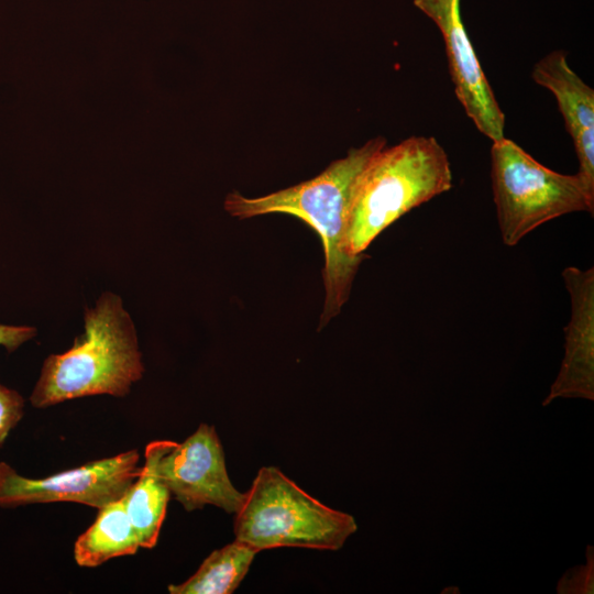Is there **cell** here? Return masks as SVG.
I'll use <instances>...</instances> for the list:
<instances>
[{
    "label": "cell",
    "instance_id": "1",
    "mask_svg": "<svg viewBox=\"0 0 594 594\" xmlns=\"http://www.w3.org/2000/svg\"><path fill=\"white\" fill-rule=\"evenodd\" d=\"M386 144L384 136H375L351 148L316 177L262 197L248 198L238 191L226 197L224 209L232 217L287 213L302 220L319 235L324 253L326 290L321 327L339 315L361 263L369 257L365 253L352 256L345 250L348 210L356 178Z\"/></svg>",
    "mask_w": 594,
    "mask_h": 594
},
{
    "label": "cell",
    "instance_id": "2",
    "mask_svg": "<svg viewBox=\"0 0 594 594\" xmlns=\"http://www.w3.org/2000/svg\"><path fill=\"white\" fill-rule=\"evenodd\" d=\"M144 372L138 337L121 298L105 293L85 314V331L66 352L43 363L30 402L46 408L65 400L123 397Z\"/></svg>",
    "mask_w": 594,
    "mask_h": 594
},
{
    "label": "cell",
    "instance_id": "3",
    "mask_svg": "<svg viewBox=\"0 0 594 594\" xmlns=\"http://www.w3.org/2000/svg\"><path fill=\"white\" fill-rule=\"evenodd\" d=\"M452 188L447 152L433 136H409L380 150L354 184L345 250L364 254L374 239L411 209Z\"/></svg>",
    "mask_w": 594,
    "mask_h": 594
},
{
    "label": "cell",
    "instance_id": "4",
    "mask_svg": "<svg viewBox=\"0 0 594 594\" xmlns=\"http://www.w3.org/2000/svg\"><path fill=\"white\" fill-rule=\"evenodd\" d=\"M358 530L352 515L322 504L275 466H262L235 513V540L258 552L280 547L339 550Z\"/></svg>",
    "mask_w": 594,
    "mask_h": 594
},
{
    "label": "cell",
    "instance_id": "5",
    "mask_svg": "<svg viewBox=\"0 0 594 594\" xmlns=\"http://www.w3.org/2000/svg\"><path fill=\"white\" fill-rule=\"evenodd\" d=\"M491 179L501 238L508 246L550 220L594 211V196L578 174L546 167L505 136L492 144Z\"/></svg>",
    "mask_w": 594,
    "mask_h": 594
},
{
    "label": "cell",
    "instance_id": "6",
    "mask_svg": "<svg viewBox=\"0 0 594 594\" xmlns=\"http://www.w3.org/2000/svg\"><path fill=\"white\" fill-rule=\"evenodd\" d=\"M135 449L78 468L30 479L0 462V507L70 502L101 508L121 498L141 472Z\"/></svg>",
    "mask_w": 594,
    "mask_h": 594
},
{
    "label": "cell",
    "instance_id": "7",
    "mask_svg": "<svg viewBox=\"0 0 594 594\" xmlns=\"http://www.w3.org/2000/svg\"><path fill=\"white\" fill-rule=\"evenodd\" d=\"M157 441L156 472L187 512L213 505L235 514L244 499L229 479L213 426L200 424L184 442Z\"/></svg>",
    "mask_w": 594,
    "mask_h": 594
},
{
    "label": "cell",
    "instance_id": "8",
    "mask_svg": "<svg viewBox=\"0 0 594 594\" xmlns=\"http://www.w3.org/2000/svg\"><path fill=\"white\" fill-rule=\"evenodd\" d=\"M439 28L454 92L475 128L492 142L503 139L505 114L481 67L461 18V0H414Z\"/></svg>",
    "mask_w": 594,
    "mask_h": 594
},
{
    "label": "cell",
    "instance_id": "9",
    "mask_svg": "<svg viewBox=\"0 0 594 594\" xmlns=\"http://www.w3.org/2000/svg\"><path fill=\"white\" fill-rule=\"evenodd\" d=\"M571 314L564 327V356L542 406L557 398L594 399V268L562 271Z\"/></svg>",
    "mask_w": 594,
    "mask_h": 594
},
{
    "label": "cell",
    "instance_id": "10",
    "mask_svg": "<svg viewBox=\"0 0 594 594\" xmlns=\"http://www.w3.org/2000/svg\"><path fill=\"white\" fill-rule=\"evenodd\" d=\"M532 79L554 96L579 160L576 173L594 196V90L569 66L566 53L553 51L532 69Z\"/></svg>",
    "mask_w": 594,
    "mask_h": 594
},
{
    "label": "cell",
    "instance_id": "11",
    "mask_svg": "<svg viewBox=\"0 0 594 594\" xmlns=\"http://www.w3.org/2000/svg\"><path fill=\"white\" fill-rule=\"evenodd\" d=\"M123 496L99 508L94 524L75 541L74 559L79 566L95 568L141 548Z\"/></svg>",
    "mask_w": 594,
    "mask_h": 594
},
{
    "label": "cell",
    "instance_id": "12",
    "mask_svg": "<svg viewBox=\"0 0 594 594\" xmlns=\"http://www.w3.org/2000/svg\"><path fill=\"white\" fill-rule=\"evenodd\" d=\"M156 457L157 441H152L145 448V462L139 476L123 496L140 546L145 549L157 543L170 497L169 490L156 472Z\"/></svg>",
    "mask_w": 594,
    "mask_h": 594
},
{
    "label": "cell",
    "instance_id": "13",
    "mask_svg": "<svg viewBox=\"0 0 594 594\" xmlns=\"http://www.w3.org/2000/svg\"><path fill=\"white\" fill-rule=\"evenodd\" d=\"M257 550L238 541L212 551L185 582L170 584V594H230L245 578Z\"/></svg>",
    "mask_w": 594,
    "mask_h": 594
},
{
    "label": "cell",
    "instance_id": "14",
    "mask_svg": "<svg viewBox=\"0 0 594 594\" xmlns=\"http://www.w3.org/2000/svg\"><path fill=\"white\" fill-rule=\"evenodd\" d=\"M586 563L568 570L557 585L559 594L594 593V548L586 547Z\"/></svg>",
    "mask_w": 594,
    "mask_h": 594
},
{
    "label": "cell",
    "instance_id": "15",
    "mask_svg": "<svg viewBox=\"0 0 594 594\" xmlns=\"http://www.w3.org/2000/svg\"><path fill=\"white\" fill-rule=\"evenodd\" d=\"M23 414V397L16 391L0 384V449Z\"/></svg>",
    "mask_w": 594,
    "mask_h": 594
},
{
    "label": "cell",
    "instance_id": "16",
    "mask_svg": "<svg viewBox=\"0 0 594 594\" xmlns=\"http://www.w3.org/2000/svg\"><path fill=\"white\" fill-rule=\"evenodd\" d=\"M36 334V330L30 326H14L0 322V346L8 352H13Z\"/></svg>",
    "mask_w": 594,
    "mask_h": 594
}]
</instances>
